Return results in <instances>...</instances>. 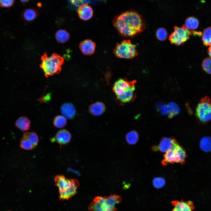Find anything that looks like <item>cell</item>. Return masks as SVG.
<instances>
[{"instance_id": "obj_33", "label": "cell", "mask_w": 211, "mask_h": 211, "mask_svg": "<svg viewBox=\"0 0 211 211\" xmlns=\"http://www.w3.org/2000/svg\"><path fill=\"white\" fill-rule=\"evenodd\" d=\"M208 54L210 57L211 58V46L208 49Z\"/></svg>"}, {"instance_id": "obj_28", "label": "cell", "mask_w": 211, "mask_h": 211, "mask_svg": "<svg viewBox=\"0 0 211 211\" xmlns=\"http://www.w3.org/2000/svg\"><path fill=\"white\" fill-rule=\"evenodd\" d=\"M156 35L158 39L163 41L167 37V33L165 28H160L157 30Z\"/></svg>"}, {"instance_id": "obj_23", "label": "cell", "mask_w": 211, "mask_h": 211, "mask_svg": "<svg viewBox=\"0 0 211 211\" xmlns=\"http://www.w3.org/2000/svg\"><path fill=\"white\" fill-rule=\"evenodd\" d=\"M67 122L66 119L64 117L58 115L56 116L54 119L53 125L56 127L62 128L66 125Z\"/></svg>"}, {"instance_id": "obj_9", "label": "cell", "mask_w": 211, "mask_h": 211, "mask_svg": "<svg viewBox=\"0 0 211 211\" xmlns=\"http://www.w3.org/2000/svg\"><path fill=\"white\" fill-rule=\"evenodd\" d=\"M173 32L170 35L169 39L171 43L177 45L183 44L188 40L193 31L187 28L184 25L181 27L175 26Z\"/></svg>"}, {"instance_id": "obj_13", "label": "cell", "mask_w": 211, "mask_h": 211, "mask_svg": "<svg viewBox=\"0 0 211 211\" xmlns=\"http://www.w3.org/2000/svg\"><path fill=\"white\" fill-rule=\"evenodd\" d=\"M77 12L80 18L84 21L91 18L93 13L92 8L87 4L81 5L78 8Z\"/></svg>"}, {"instance_id": "obj_24", "label": "cell", "mask_w": 211, "mask_h": 211, "mask_svg": "<svg viewBox=\"0 0 211 211\" xmlns=\"http://www.w3.org/2000/svg\"><path fill=\"white\" fill-rule=\"evenodd\" d=\"M200 146L202 149L206 152L211 150V138L206 137L202 138L200 142Z\"/></svg>"}, {"instance_id": "obj_29", "label": "cell", "mask_w": 211, "mask_h": 211, "mask_svg": "<svg viewBox=\"0 0 211 211\" xmlns=\"http://www.w3.org/2000/svg\"><path fill=\"white\" fill-rule=\"evenodd\" d=\"M153 183L155 188H160L165 185V181L163 178L160 177H156L154 179Z\"/></svg>"}, {"instance_id": "obj_16", "label": "cell", "mask_w": 211, "mask_h": 211, "mask_svg": "<svg viewBox=\"0 0 211 211\" xmlns=\"http://www.w3.org/2000/svg\"><path fill=\"white\" fill-rule=\"evenodd\" d=\"M105 110V104L103 102L100 101H97L91 104L89 107L90 113L94 116L101 115L104 112Z\"/></svg>"}, {"instance_id": "obj_22", "label": "cell", "mask_w": 211, "mask_h": 211, "mask_svg": "<svg viewBox=\"0 0 211 211\" xmlns=\"http://www.w3.org/2000/svg\"><path fill=\"white\" fill-rule=\"evenodd\" d=\"M202 39L204 45L211 46V27L205 29L203 33Z\"/></svg>"}, {"instance_id": "obj_18", "label": "cell", "mask_w": 211, "mask_h": 211, "mask_svg": "<svg viewBox=\"0 0 211 211\" xmlns=\"http://www.w3.org/2000/svg\"><path fill=\"white\" fill-rule=\"evenodd\" d=\"M38 13L35 9L28 8L24 11L22 14L23 19L27 21H31L35 20L38 16Z\"/></svg>"}, {"instance_id": "obj_32", "label": "cell", "mask_w": 211, "mask_h": 211, "mask_svg": "<svg viewBox=\"0 0 211 211\" xmlns=\"http://www.w3.org/2000/svg\"><path fill=\"white\" fill-rule=\"evenodd\" d=\"M71 4L75 5H79L82 0H68Z\"/></svg>"}, {"instance_id": "obj_4", "label": "cell", "mask_w": 211, "mask_h": 211, "mask_svg": "<svg viewBox=\"0 0 211 211\" xmlns=\"http://www.w3.org/2000/svg\"><path fill=\"white\" fill-rule=\"evenodd\" d=\"M54 181L59 189V198L61 200H68L75 195L79 186V182L76 179H68L61 175L56 176Z\"/></svg>"}, {"instance_id": "obj_12", "label": "cell", "mask_w": 211, "mask_h": 211, "mask_svg": "<svg viewBox=\"0 0 211 211\" xmlns=\"http://www.w3.org/2000/svg\"><path fill=\"white\" fill-rule=\"evenodd\" d=\"M96 45L92 40L87 39L81 42L79 48L82 53L86 55H92L95 52Z\"/></svg>"}, {"instance_id": "obj_3", "label": "cell", "mask_w": 211, "mask_h": 211, "mask_svg": "<svg viewBox=\"0 0 211 211\" xmlns=\"http://www.w3.org/2000/svg\"><path fill=\"white\" fill-rule=\"evenodd\" d=\"M122 201L121 197L116 195L108 197L97 196L89 204L88 208L89 211H117L115 205Z\"/></svg>"}, {"instance_id": "obj_6", "label": "cell", "mask_w": 211, "mask_h": 211, "mask_svg": "<svg viewBox=\"0 0 211 211\" xmlns=\"http://www.w3.org/2000/svg\"><path fill=\"white\" fill-rule=\"evenodd\" d=\"M187 156L185 149L177 142L165 152L161 163L164 166L169 163H178L183 165L185 163Z\"/></svg>"}, {"instance_id": "obj_25", "label": "cell", "mask_w": 211, "mask_h": 211, "mask_svg": "<svg viewBox=\"0 0 211 211\" xmlns=\"http://www.w3.org/2000/svg\"><path fill=\"white\" fill-rule=\"evenodd\" d=\"M23 136L27 138L35 147L38 145V137L35 132H26L24 134Z\"/></svg>"}, {"instance_id": "obj_26", "label": "cell", "mask_w": 211, "mask_h": 211, "mask_svg": "<svg viewBox=\"0 0 211 211\" xmlns=\"http://www.w3.org/2000/svg\"><path fill=\"white\" fill-rule=\"evenodd\" d=\"M21 148L25 150H31L35 147L25 137L23 136L20 142Z\"/></svg>"}, {"instance_id": "obj_15", "label": "cell", "mask_w": 211, "mask_h": 211, "mask_svg": "<svg viewBox=\"0 0 211 211\" xmlns=\"http://www.w3.org/2000/svg\"><path fill=\"white\" fill-rule=\"evenodd\" d=\"M61 112L64 117L69 119H72L76 113L75 107L70 103L63 104L61 107Z\"/></svg>"}, {"instance_id": "obj_27", "label": "cell", "mask_w": 211, "mask_h": 211, "mask_svg": "<svg viewBox=\"0 0 211 211\" xmlns=\"http://www.w3.org/2000/svg\"><path fill=\"white\" fill-rule=\"evenodd\" d=\"M202 66L206 73L211 74V58L208 57L205 59L203 62Z\"/></svg>"}, {"instance_id": "obj_10", "label": "cell", "mask_w": 211, "mask_h": 211, "mask_svg": "<svg viewBox=\"0 0 211 211\" xmlns=\"http://www.w3.org/2000/svg\"><path fill=\"white\" fill-rule=\"evenodd\" d=\"M177 142L176 139L173 137H164L161 139L158 145L152 146V149L154 152L159 151L166 152Z\"/></svg>"}, {"instance_id": "obj_8", "label": "cell", "mask_w": 211, "mask_h": 211, "mask_svg": "<svg viewBox=\"0 0 211 211\" xmlns=\"http://www.w3.org/2000/svg\"><path fill=\"white\" fill-rule=\"evenodd\" d=\"M196 115L203 123L211 120V100L209 96H206L202 98L196 108Z\"/></svg>"}, {"instance_id": "obj_21", "label": "cell", "mask_w": 211, "mask_h": 211, "mask_svg": "<svg viewBox=\"0 0 211 211\" xmlns=\"http://www.w3.org/2000/svg\"><path fill=\"white\" fill-rule=\"evenodd\" d=\"M125 138L129 144H135L138 141V134L136 131L132 130L126 134Z\"/></svg>"}, {"instance_id": "obj_20", "label": "cell", "mask_w": 211, "mask_h": 211, "mask_svg": "<svg viewBox=\"0 0 211 211\" xmlns=\"http://www.w3.org/2000/svg\"><path fill=\"white\" fill-rule=\"evenodd\" d=\"M199 22L197 18L193 16L188 18L185 21L184 25L188 29L193 30L197 28Z\"/></svg>"}, {"instance_id": "obj_1", "label": "cell", "mask_w": 211, "mask_h": 211, "mask_svg": "<svg viewBox=\"0 0 211 211\" xmlns=\"http://www.w3.org/2000/svg\"><path fill=\"white\" fill-rule=\"evenodd\" d=\"M113 24L120 35L125 37H133L142 32L145 28L141 16L132 11L124 12L115 16Z\"/></svg>"}, {"instance_id": "obj_11", "label": "cell", "mask_w": 211, "mask_h": 211, "mask_svg": "<svg viewBox=\"0 0 211 211\" xmlns=\"http://www.w3.org/2000/svg\"><path fill=\"white\" fill-rule=\"evenodd\" d=\"M171 203L173 206L172 211H193L195 209L193 202L190 200H174Z\"/></svg>"}, {"instance_id": "obj_2", "label": "cell", "mask_w": 211, "mask_h": 211, "mask_svg": "<svg viewBox=\"0 0 211 211\" xmlns=\"http://www.w3.org/2000/svg\"><path fill=\"white\" fill-rule=\"evenodd\" d=\"M136 80L128 81L120 78L114 83L113 90L117 99L122 103L130 102L136 96L134 91Z\"/></svg>"}, {"instance_id": "obj_30", "label": "cell", "mask_w": 211, "mask_h": 211, "mask_svg": "<svg viewBox=\"0 0 211 211\" xmlns=\"http://www.w3.org/2000/svg\"><path fill=\"white\" fill-rule=\"evenodd\" d=\"M168 108L169 109L170 115L173 116L178 113L179 111L178 106L173 103H170L168 105Z\"/></svg>"}, {"instance_id": "obj_5", "label": "cell", "mask_w": 211, "mask_h": 211, "mask_svg": "<svg viewBox=\"0 0 211 211\" xmlns=\"http://www.w3.org/2000/svg\"><path fill=\"white\" fill-rule=\"evenodd\" d=\"M41 60L42 62L40 66L46 77L59 74L60 72L64 59L59 55L53 53L48 56L45 52L41 57Z\"/></svg>"}, {"instance_id": "obj_7", "label": "cell", "mask_w": 211, "mask_h": 211, "mask_svg": "<svg viewBox=\"0 0 211 211\" xmlns=\"http://www.w3.org/2000/svg\"><path fill=\"white\" fill-rule=\"evenodd\" d=\"M113 53L117 58L128 59H133L138 55L136 46L130 40H124L117 43Z\"/></svg>"}, {"instance_id": "obj_34", "label": "cell", "mask_w": 211, "mask_h": 211, "mask_svg": "<svg viewBox=\"0 0 211 211\" xmlns=\"http://www.w3.org/2000/svg\"><path fill=\"white\" fill-rule=\"evenodd\" d=\"M20 1L23 3H25L28 2L29 0H20Z\"/></svg>"}, {"instance_id": "obj_31", "label": "cell", "mask_w": 211, "mask_h": 211, "mask_svg": "<svg viewBox=\"0 0 211 211\" xmlns=\"http://www.w3.org/2000/svg\"><path fill=\"white\" fill-rule=\"evenodd\" d=\"M14 0H0V6L3 7H9L13 5Z\"/></svg>"}, {"instance_id": "obj_14", "label": "cell", "mask_w": 211, "mask_h": 211, "mask_svg": "<svg viewBox=\"0 0 211 211\" xmlns=\"http://www.w3.org/2000/svg\"><path fill=\"white\" fill-rule=\"evenodd\" d=\"M71 138V134L68 131L65 129H62L57 132L54 139L57 143L61 146L69 143Z\"/></svg>"}, {"instance_id": "obj_17", "label": "cell", "mask_w": 211, "mask_h": 211, "mask_svg": "<svg viewBox=\"0 0 211 211\" xmlns=\"http://www.w3.org/2000/svg\"><path fill=\"white\" fill-rule=\"evenodd\" d=\"M16 127L21 130L25 131L28 130L30 127V122L27 117L22 116L18 118L16 121Z\"/></svg>"}, {"instance_id": "obj_19", "label": "cell", "mask_w": 211, "mask_h": 211, "mask_svg": "<svg viewBox=\"0 0 211 211\" xmlns=\"http://www.w3.org/2000/svg\"><path fill=\"white\" fill-rule=\"evenodd\" d=\"M56 40L59 43H63L66 42L70 38L69 33L64 29H60L57 30L55 34Z\"/></svg>"}]
</instances>
